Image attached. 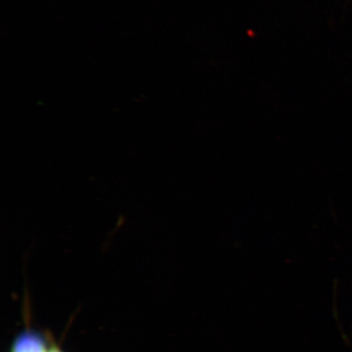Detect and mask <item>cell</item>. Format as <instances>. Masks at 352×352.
<instances>
[{
	"label": "cell",
	"instance_id": "cell-1",
	"mask_svg": "<svg viewBox=\"0 0 352 352\" xmlns=\"http://www.w3.org/2000/svg\"><path fill=\"white\" fill-rule=\"evenodd\" d=\"M50 349L43 334L33 330H25L13 341L11 352H48Z\"/></svg>",
	"mask_w": 352,
	"mask_h": 352
},
{
	"label": "cell",
	"instance_id": "cell-2",
	"mask_svg": "<svg viewBox=\"0 0 352 352\" xmlns=\"http://www.w3.org/2000/svg\"><path fill=\"white\" fill-rule=\"evenodd\" d=\"M48 352H63L60 349H57L56 346H51L50 351Z\"/></svg>",
	"mask_w": 352,
	"mask_h": 352
}]
</instances>
